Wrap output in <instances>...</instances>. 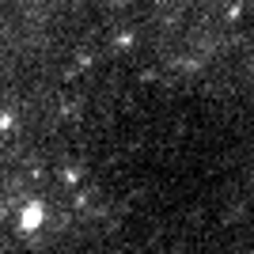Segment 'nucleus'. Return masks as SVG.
Wrapping results in <instances>:
<instances>
[{
    "instance_id": "nucleus-1",
    "label": "nucleus",
    "mask_w": 254,
    "mask_h": 254,
    "mask_svg": "<svg viewBox=\"0 0 254 254\" xmlns=\"http://www.w3.org/2000/svg\"><path fill=\"white\" fill-rule=\"evenodd\" d=\"M42 220H46V209H42V201H31L27 209H23V216H19V228L27 235H34L38 228H42Z\"/></svg>"
}]
</instances>
